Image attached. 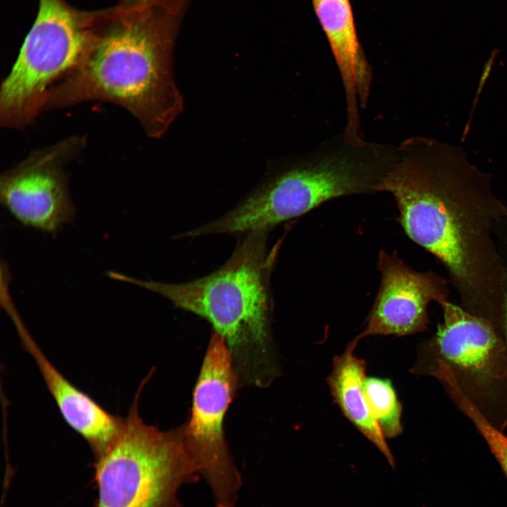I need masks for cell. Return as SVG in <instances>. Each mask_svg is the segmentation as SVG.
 Listing matches in <instances>:
<instances>
[{
  "mask_svg": "<svg viewBox=\"0 0 507 507\" xmlns=\"http://www.w3.org/2000/svg\"><path fill=\"white\" fill-rule=\"evenodd\" d=\"M239 381L224 340L213 332L194 387L184 441L217 507H235L242 477L226 442L224 420Z\"/></svg>",
  "mask_w": 507,
  "mask_h": 507,
  "instance_id": "cell-8",
  "label": "cell"
},
{
  "mask_svg": "<svg viewBox=\"0 0 507 507\" xmlns=\"http://www.w3.org/2000/svg\"><path fill=\"white\" fill-rule=\"evenodd\" d=\"M342 82L346 110L344 132L361 136L359 108L370 95L373 70L360 44L349 0H313Z\"/></svg>",
  "mask_w": 507,
  "mask_h": 507,
  "instance_id": "cell-12",
  "label": "cell"
},
{
  "mask_svg": "<svg viewBox=\"0 0 507 507\" xmlns=\"http://www.w3.org/2000/svg\"><path fill=\"white\" fill-rule=\"evenodd\" d=\"M496 234L497 244L504 266L505 280L503 305L499 318L495 325V329L507 346V217L498 225Z\"/></svg>",
  "mask_w": 507,
  "mask_h": 507,
  "instance_id": "cell-16",
  "label": "cell"
},
{
  "mask_svg": "<svg viewBox=\"0 0 507 507\" xmlns=\"http://www.w3.org/2000/svg\"><path fill=\"white\" fill-rule=\"evenodd\" d=\"M268 232L242 235L219 268L181 283L142 280L109 271V277L159 294L175 307L207 320L223 338L239 387L263 388L278 373L271 318L270 275L279 250L268 251Z\"/></svg>",
  "mask_w": 507,
  "mask_h": 507,
  "instance_id": "cell-3",
  "label": "cell"
},
{
  "mask_svg": "<svg viewBox=\"0 0 507 507\" xmlns=\"http://www.w3.org/2000/svg\"><path fill=\"white\" fill-rule=\"evenodd\" d=\"M86 144L72 135L30 152L1 174V204L23 225L56 234L75 217L66 168Z\"/></svg>",
  "mask_w": 507,
  "mask_h": 507,
  "instance_id": "cell-9",
  "label": "cell"
},
{
  "mask_svg": "<svg viewBox=\"0 0 507 507\" xmlns=\"http://www.w3.org/2000/svg\"><path fill=\"white\" fill-rule=\"evenodd\" d=\"M1 305L13 321L25 349L35 360L65 423L88 444L94 458L100 456L117 437L123 418L106 411L68 380L42 351L22 321L8 292Z\"/></svg>",
  "mask_w": 507,
  "mask_h": 507,
  "instance_id": "cell-11",
  "label": "cell"
},
{
  "mask_svg": "<svg viewBox=\"0 0 507 507\" xmlns=\"http://www.w3.org/2000/svg\"><path fill=\"white\" fill-rule=\"evenodd\" d=\"M461 411L483 437L507 478V435L491 423L470 401H465L461 406Z\"/></svg>",
  "mask_w": 507,
  "mask_h": 507,
  "instance_id": "cell-15",
  "label": "cell"
},
{
  "mask_svg": "<svg viewBox=\"0 0 507 507\" xmlns=\"http://www.w3.org/2000/svg\"><path fill=\"white\" fill-rule=\"evenodd\" d=\"M187 3L100 11L84 59L50 89L43 112L108 102L130 113L148 136L163 135L182 108L172 55Z\"/></svg>",
  "mask_w": 507,
  "mask_h": 507,
  "instance_id": "cell-2",
  "label": "cell"
},
{
  "mask_svg": "<svg viewBox=\"0 0 507 507\" xmlns=\"http://www.w3.org/2000/svg\"><path fill=\"white\" fill-rule=\"evenodd\" d=\"M380 285L364 330L349 344L373 335L406 336L425 330L430 303L448 299L449 281L432 270L418 272L395 253L378 254Z\"/></svg>",
  "mask_w": 507,
  "mask_h": 507,
  "instance_id": "cell-10",
  "label": "cell"
},
{
  "mask_svg": "<svg viewBox=\"0 0 507 507\" xmlns=\"http://www.w3.org/2000/svg\"><path fill=\"white\" fill-rule=\"evenodd\" d=\"M348 344L345 351L333 359L332 370L327 378L334 402L344 415L384 456L394 468L395 462L377 423L369 410L363 392L365 362L353 355Z\"/></svg>",
  "mask_w": 507,
  "mask_h": 507,
  "instance_id": "cell-13",
  "label": "cell"
},
{
  "mask_svg": "<svg viewBox=\"0 0 507 507\" xmlns=\"http://www.w3.org/2000/svg\"><path fill=\"white\" fill-rule=\"evenodd\" d=\"M394 197L407 236L432 254L468 312L495 325L505 270L496 237L507 204L459 146L418 136L395 146L380 186Z\"/></svg>",
  "mask_w": 507,
  "mask_h": 507,
  "instance_id": "cell-1",
  "label": "cell"
},
{
  "mask_svg": "<svg viewBox=\"0 0 507 507\" xmlns=\"http://www.w3.org/2000/svg\"><path fill=\"white\" fill-rule=\"evenodd\" d=\"M363 392L371 415L385 438L401 434L402 406L388 379L365 377Z\"/></svg>",
  "mask_w": 507,
  "mask_h": 507,
  "instance_id": "cell-14",
  "label": "cell"
},
{
  "mask_svg": "<svg viewBox=\"0 0 507 507\" xmlns=\"http://www.w3.org/2000/svg\"><path fill=\"white\" fill-rule=\"evenodd\" d=\"M160 1L161 0H120L118 6L125 9L138 8L154 4Z\"/></svg>",
  "mask_w": 507,
  "mask_h": 507,
  "instance_id": "cell-17",
  "label": "cell"
},
{
  "mask_svg": "<svg viewBox=\"0 0 507 507\" xmlns=\"http://www.w3.org/2000/svg\"><path fill=\"white\" fill-rule=\"evenodd\" d=\"M143 384L117 437L95 458L93 507H182L181 487L201 478L184 444L183 426L163 431L141 418Z\"/></svg>",
  "mask_w": 507,
  "mask_h": 507,
  "instance_id": "cell-5",
  "label": "cell"
},
{
  "mask_svg": "<svg viewBox=\"0 0 507 507\" xmlns=\"http://www.w3.org/2000/svg\"><path fill=\"white\" fill-rule=\"evenodd\" d=\"M99 11L77 10L65 0H39L35 21L1 85L2 127L23 130L43 112L50 89L84 59Z\"/></svg>",
  "mask_w": 507,
  "mask_h": 507,
  "instance_id": "cell-6",
  "label": "cell"
},
{
  "mask_svg": "<svg viewBox=\"0 0 507 507\" xmlns=\"http://www.w3.org/2000/svg\"><path fill=\"white\" fill-rule=\"evenodd\" d=\"M395 146L344 132L322 142L243 199L204 224V235L270 232L336 198L378 192Z\"/></svg>",
  "mask_w": 507,
  "mask_h": 507,
  "instance_id": "cell-4",
  "label": "cell"
},
{
  "mask_svg": "<svg viewBox=\"0 0 507 507\" xmlns=\"http://www.w3.org/2000/svg\"><path fill=\"white\" fill-rule=\"evenodd\" d=\"M443 320L423 343L413 369L439 361L469 401L497 428L507 427V346L493 324L461 305L438 303Z\"/></svg>",
  "mask_w": 507,
  "mask_h": 507,
  "instance_id": "cell-7",
  "label": "cell"
}]
</instances>
